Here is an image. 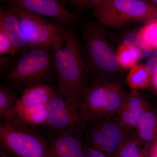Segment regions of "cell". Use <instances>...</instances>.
I'll return each instance as SVG.
<instances>
[{"instance_id": "1", "label": "cell", "mask_w": 157, "mask_h": 157, "mask_svg": "<svg viewBox=\"0 0 157 157\" xmlns=\"http://www.w3.org/2000/svg\"><path fill=\"white\" fill-rule=\"evenodd\" d=\"M53 68L59 91L79 111L80 95L88 84V70L81 42L70 28H67L61 46L54 52Z\"/></svg>"}, {"instance_id": "2", "label": "cell", "mask_w": 157, "mask_h": 157, "mask_svg": "<svg viewBox=\"0 0 157 157\" xmlns=\"http://www.w3.org/2000/svg\"><path fill=\"white\" fill-rule=\"evenodd\" d=\"M71 5L92 10L103 26L120 29L157 18V6L141 0H72Z\"/></svg>"}, {"instance_id": "3", "label": "cell", "mask_w": 157, "mask_h": 157, "mask_svg": "<svg viewBox=\"0 0 157 157\" xmlns=\"http://www.w3.org/2000/svg\"><path fill=\"white\" fill-rule=\"evenodd\" d=\"M82 47L89 75L93 80L113 81L121 72L116 52L107 39L103 26L97 21H85L81 26Z\"/></svg>"}, {"instance_id": "4", "label": "cell", "mask_w": 157, "mask_h": 157, "mask_svg": "<svg viewBox=\"0 0 157 157\" xmlns=\"http://www.w3.org/2000/svg\"><path fill=\"white\" fill-rule=\"evenodd\" d=\"M127 94L117 80H93L87 84L80 95L78 128L94 119L117 114Z\"/></svg>"}, {"instance_id": "5", "label": "cell", "mask_w": 157, "mask_h": 157, "mask_svg": "<svg viewBox=\"0 0 157 157\" xmlns=\"http://www.w3.org/2000/svg\"><path fill=\"white\" fill-rule=\"evenodd\" d=\"M37 127L24 123L16 117L0 123L1 150L14 157H56L49 140Z\"/></svg>"}, {"instance_id": "6", "label": "cell", "mask_w": 157, "mask_h": 157, "mask_svg": "<svg viewBox=\"0 0 157 157\" xmlns=\"http://www.w3.org/2000/svg\"><path fill=\"white\" fill-rule=\"evenodd\" d=\"M18 17L31 49H47L54 52L61 46L68 27L48 21L41 15L22 8L11 7Z\"/></svg>"}, {"instance_id": "7", "label": "cell", "mask_w": 157, "mask_h": 157, "mask_svg": "<svg viewBox=\"0 0 157 157\" xmlns=\"http://www.w3.org/2000/svg\"><path fill=\"white\" fill-rule=\"evenodd\" d=\"M80 131L86 145L98 149L114 157L124 141L132 132H128L120 123L117 114L94 119Z\"/></svg>"}, {"instance_id": "8", "label": "cell", "mask_w": 157, "mask_h": 157, "mask_svg": "<svg viewBox=\"0 0 157 157\" xmlns=\"http://www.w3.org/2000/svg\"><path fill=\"white\" fill-rule=\"evenodd\" d=\"M54 52L47 49H31L23 55L10 70L8 78L24 90L35 85L43 84L53 68Z\"/></svg>"}, {"instance_id": "9", "label": "cell", "mask_w": 157, "mask_h": 157, "mask_svg": "<svg viewBox=\"0 0 157 157\" xmlns=\"http://www.w3.org/2000/svg\"><path fill=\"white\" fill-rule=\"evenodd\" d=\"M12 7L25 9L41 16L52 18L62 25L74 27L81 18L73 14L61 2L55 0H10L4 1Z\"/></svg>"}, {"instance_id": "10", "label": "cell", "mask_w": 157, "mask_h": 157, "mask_svg": "<svg viewBox=\"0 0 157 157\" xmlns=\"http://www.w3.org/2000/svg\"><path fill=\"white\" fill-rule=\"evenodd\" d=\"M47 122L46 126L59 133L78 128L79 111L72 106L59 91L49 100L47 105Z\"/></svg>"}, {"instance_id": "11", "label": "cell", "mask_w": 157, "mask_h": 157, "mask_svg": "<svg viewBox=\"0 0 157 157\" xmlns=\"http://www.w3.org/2000/svg\"><path fill=\"white\" fill-rule=\"evenodd\" d=\"M49 140L56 157H84L86 146L78 128L55 133Z\"/></svg>"}, {"instance_id": "12", "label": "cell", "mask_w": 157, "mask_h": 157, "mask_svg": "<svg viewBox=\"0 0 157 157\" xmlns=\"http://www.w3.org/2000/svg\"><path fill=\"white\" fill-rule=\"evenodd\" d=\"M149 107L146 100L136 90L127 93L117 116L121 124L128 132H134L144 113Z\"/></svg>"}, {"instance_id": "13", "label": "cell", "mask_w": 157, "mask_h": 157, "mask_svg": "<svg viewBox=\"0 0 157 157\" xmlns=\"http://www.w3.org/2000/svg\"><path fill=\"white\" fill-rule=\"evenodd\" d=\"M0 29L2 30L18 50L29 46L18 17L11 8H1Z\"/></svg>"}, {"instance_id": "14", "label": "cell", "mask_w": 157, "mask_h": 157, "mask_svg": "<svg viewBox=\"0 0 157 157\" xmlns=\"http://www.w3.org/2000/svg\"><path fill=\"white\" fill-rule=\"evenodd\" d=\"M133 132L136 139L148 149L157 141V113L149 107Z\"/></svg>"}, {"instance_id": "15", "label": "cell", "mask_w": 157, "mask_h": 157, "mask_svg": "<svg viewBox=\"0 0 157 157\" xmlns=\"http://www.w3.org/2000/svg\"><path fill=\"white\" fill-rule=\"evenodd\" d=\"M55 93L52 88L46 85L32 86L24 90L17 101V106L27 107L47 104Z\"/></svg>"}, {"instance_id": "16", "label": "cell", "mask_w": 157, "mask_h": 157, "mask_svg": "<svg viewBox=\"0 0 157 157\" xmlns=\"http://www.w3.org/2000/svg\"><path fill=\"white\" fill-rule=\"evenodd\" d=\"M47 104H40L31 107L17 106V117L24 123L37 127L47 124Z\"/></svg>"}, {"instance_id": "17", "label": "cell", "mask_w": 157, "mask_h": 157, "mask_svg": "<svg viewBox=\"0 0 157 157\" xmlns=\"http://www.w3.org/2000/svg\"><path fill=\"white\" fill-rule=\"evenodd\" d=\"M17 96L3 84L0 86V117L3 121H11L17 117Z\"/></svg>"}, {"instance_id": "18", "label": "cell", "mask_w": 157, "mask_h": 157, "mask_svg": "<svg viewBox=\"0 0 157 157\" xmlns=\"http://www.w3.org/2000/svg\"><path fill=\"white\" fill-rule=\"evenodd\" d=\"M123 43L128 46L140 59L148 57L152 53V48L135 32H129L124 36Z\"/></svg>"}, {"instance_id": "19", "label": "cell", "mask_w": 157, "mask_h": 157, "mask_svg": "<svg viewBox=\"0 0 157 157\" xmlns=\"http://www.w3.org/2000/svg\"><path fill=\"white\" fill-rule=\"evenodd\" d=\"M143 147L133 132L124 141L114 157H145L148 155L147 149H143Z\"/></svg>"}, {"instance_id": "20", "label": "cell", "mask_w": 157, "mask_h": 157, "mask_svg": "<svg viewBox=\"0 0 157 157\" xmlns=\"http://www.w3.org/2000/svg\"><path fill=\"white\" fill-rule=\"evenodd\" d=\"M151 76L147 72L145 66L137 64L131 69L127 77V82L132 90L148 88Z\"/></svg>"}, {"instance_id": "21", "label": "cell", "mask_w": 157, "mask_h": 157, "mask_svg": "<svg viewBox=\"0 0 157 157\" xmlns=\"http://www.w3.org/2000/svg\"><path fill=\"white\" fill-rule=\"evenodd\" d=\"M116 56L120 66L124 69H132L137 65L139 60L128 46L123 43L119 46Z\"/></svg>"}, {"instance_id": "22", "label": "cell", "mask_w": 157, "mask_h": 157, "mask_svg": "<svg viewBox=\"0 0 157 157\" xmlns=\"http://www.w3.org/2000/svg\"><path fill=\"white\" fill-rule=\"evenodd\" d=\"M138 33L153 50L157 49V18L145 23Z\"/></svg>"}, {"instance_id": "23", "label": "cell", "mask_w": 157, "mask_h": 157, "mask_svg": "<svg viewBox=\"0 0 157 157\" xmlns=\"http://www.w3.org/2000/svg\"><path fill=\"white\" fill-rule=\"evenodd\" d=\"M2 29H0V55H15L18 51Z\"/></svg>"}, {"instance_id": "24", "label": "cell", "mask_w": 157, "mask_h": 157, "mask_svg": "<svg viewBox=\"0 0 157 157\" xmlns=\"http://www.w3.org/2000/svg\"><path fill=\"white\" fill-rule=\"evenodd\" d=\"M144 66L147 72L151 76L157 73V49L148 57Z\"/></svg>"}, {"instance_id": "25", "label": "cell", "mask_w": 157, "mask_h": 157, "mask_svg": "<svg viewBox=\"0 0 157 157\" xmlns=\"http://www.w3.org/2000/svg\"><path fill=\"white\" fill-rule=\"evenodd\" d=\"M84 157H110L106 153L100 150L86 146Z\"/></svg>"}, {"instance_id": "26", "label": "cell", "mask_w": 157, "mask_h": 157, "mask_svg": "<svg viewBox=\"0 0 157 157\" xmlns=\"http://www.w3.org/2000/svg\"><path fill=\"white\" fill-rule=\"evenodd\" d=\"M0 61H1V71L5 69V68L7 67L10 63L11 60L8 57L5 56L4 55H1V58H0Z\"/></svg>"}, {"instance_id": "27", "label": "cell", "mask_w": 157, "mask_h": 157, "mask_svg": "<svg viewBox=\"0 0 157 157\" xmlns=\"http://www.w3.org/2000/svg\"><path fill=\"white\" fill-rule=\"evenodd\" d=\"M148 155L150 157H157V141L148 148Z\"/></svg>"}, {"instance_id": "28", "label": "cell", "mask_w": 157, "mask_h": 157, "mask_svg": "<svg viewBox=\"0 0 157 157\" xmlns=\"http://www.w3.org/2000/svg\"><path fill=\"white\" fill-rule=\"evenodd\" d=\"M151 82L153 86L157 90V73L151 76Z\"/></svg>"}, {"instance_id": "29", "label": "cell", "mask_w": 157, "mask_h": 157, "mask_svg": "<svg viewBox=\"0 0 157 157\" xmlns=\"http://www.w3.org/2000/svg\"><path fill=\"white\" fill-rule=\"evenodd\" d=\"M0 157H14L13 156L11 155L6 152L1 150H0Z\"/></svg>"}, {"instance_id": "30", "label": "cell", "mask_w": 157, "mask_h": 157, "mask_svg": "<svg viewBox=\"0 0 157 157\" xmlns=\"http://www.w3.org/2000/svg\"><path fill=\"white\" fill-rule=\"evenodd\" d=\"M149 2L154 5L157 6V0H151V1H149Z\"/></svg>"}]
</instances>
